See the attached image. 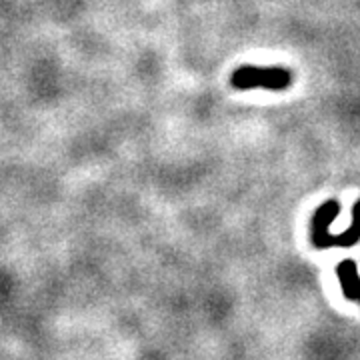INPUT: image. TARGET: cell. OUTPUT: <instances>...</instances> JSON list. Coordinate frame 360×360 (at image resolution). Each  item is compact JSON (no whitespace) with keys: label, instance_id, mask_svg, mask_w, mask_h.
<instances>
[{"label":"cell","instance_id":"1","mask_svg":"<svg viewBox=\"0 0 360 360\" xmlns=\"http://www.w3.org/2000/svg\"><path fill=\"white\" fill-rule=\"evenodd\" d=\"M231 82L236 90H286L292 84V72L281 66H270V68L240 66L232 72Z\"/></svg>","mask_w":360,"mask_h":360},{"label":"cell","instance_id":"2","mask_svg":"<svg viewBox=\"0 0 360 360\" xmlns=\"http://www.w3.org/2000/svg\"><path fill=\"white\" fill-rule=\"evenodd\" d=\"M360 240V200L352 208V226L338 236H333L330 232L319 243V248H328V246H354Z\"/></svg>","mask_w":360,"mask_h":360},{"label":"cell","instance_id":"3","mask_svg":"<svg viewBox=\"0 0 360 360\" xmlns=\"http://www.w3.org/2000/svg\"><path fill=\"white\" fill-rule=\"evenodd\" d=\"M340 212V206L335 200H328L316 210L314 214V220H312V240H314V246L321 243L322 238L328 234V226L333 224V220L338 217Z\"/></svg>","mask_w":360,"mask_h":360},{"label":"cell","instance_id":"4","mask_svg":"<svg viewBox=\"0 0 360 360\" xmlns=\"http://www.w3.org/2000/svg\"><path fill=\"white\" fill-rule=\"evenodd\" d=\"M336 274L340 278L342 292L348 300H360V276L356 264L352 260H342L336 269Z\"/></svg>","mask_w":360,"mask_h":360}]
</instances>
